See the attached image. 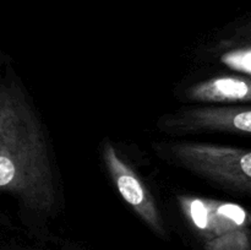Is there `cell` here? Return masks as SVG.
<instances>
[{"label":"cell","instance_id":"6da1fadb","mask_svg":"<svg viewBox=\"0 0 251 250\" xmlns=\"http://www.w3.org/2000/svg\"><path fill=\"white\" fill-rule=\"evenodd\" d=\"M17 97L0 90V189L21 190L28 181L31 147Z\"/></svg>","mask_w":251,"mask_h":250},{"label":"cell","instance_id":"7a4b0ae2","mask_svg":"<svg viewBox=\"0 0 251 250\" xmlns=\"http://www.w3.org/2000/svg\"><path fill=\"white\" fill-rule=\"evenodd\" d=\"M105 159L113 179L124 200L130 203L153 229L163 234V228L159 222L153 200L139 180L136 174L124 162L120 161L113 147L109 145L105 150Z\"/></svg>","mask_w":251,"mask_h":250},{"label":"cell","instance_id":"3957f363","mask_svg":"<svg viewBox=\"0 0 251 250\" xmlns=\"http://www.w3.org/2000/svg\"><path fill=\"white\" fill-rule=\"evenodd\" d=\"M199 161L212 175L251 193V151L199 147Z\"/></svg>","mask_w":251,"mask_h":250},{"label":"cell","instance_id":"277c9868","mask_svg":"<svg viewBox=\"0 0 251 250\" xmlns=\"http://www.w3.org/2000/svg\"><path fill=\"white\" fill-rule=\"evenodd\" d=\"M191 97L201 100H251V80L240 77H218L195 87Z\"/></svg>","mask_w":251,"mask_h":250},{"label":"cell","instance_id":"5b68a950","mask_svg":"<svg viewBox=\"0 0 251 250\" xmlns=\"http://www.w3.org/2000/svg\"><path fill=\"white\" fill-rule=\"evenodd\" d=\"M207 119L211 125L251 134V108L216 110L207 115Z\"/></svg>","mask_w":251,"mask_h":250},{"label":"cell","instance_id":"8992f818","mask_svg":"<svg viewBox=\"0 0 251 250\" xmlns=\"http://www.w3.org/2000/svg\"><path fill=\"white\" fill-rule=\"evenodd\" d=\"M250 248L248 232L240 228L213 238L206 243L207 250H250Z\"/></svg>","mask_w":251,"mask_h":250},{"label":"cell","instance_id":"52a82bcc","mask_svg":"<svg viewBox=\"0 0 251 250\" xmlns=\"http://www.w3.org/2000/svg\"><path fill=\"white\" fill-rule=\"evenodd\" d=\"M222 61L229 68L251 74V49H240L225 54Z\"/></svg>","mask_w":251,"mask_h":250},{"label":"cell","instance_id":"ba28073f","mask_svg":"<svg viewBox=\"0 0 251 250\" xmlns=\"http://www.w3.org/2000/svg\"><path fill=\"white\" fill-rule=\"evenodd\" d=\"M216 208H217V211L221 215L225 216L227 220L232 221L238 227H243L247 223V212L240 206L234 205V203L226 202L218 203V205H216Z\"/></svg>","mask_w":251,"mask_h":250}]
</instances>
